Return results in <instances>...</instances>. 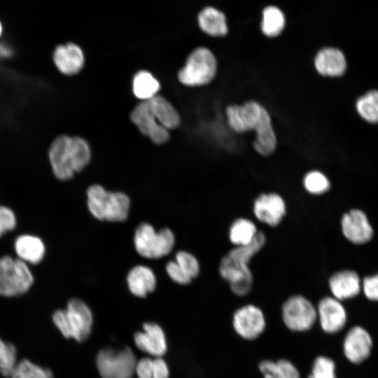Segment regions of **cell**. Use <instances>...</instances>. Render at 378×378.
<instances>
[{
  "mask_svg": "<svg viewBox=\"0 0 378 378\" xmlns=\"http://www.w3.org/2000/svg\"><path fill=\"white\" fill-rule=\"evenodd\" d=\"M52 60L62 74L74 76L83 69L85 55L78 45L70 42L56 46L52 53Z\"/></svg>",
  "mask_w": 378,
  "mask_h": 378,
  "instance_id": "cell-17",
  "label": "cell"
},
{
  "mask_svg": "<svg viewBox=\"0 0 378 378\" xmlns=\"http://www.w3.org/2000/svg\"><path fill=\"white\" fill-rule=\"evenodd\" d=\"M308 378H337L335 362L325 356L316 357Z\"/></svg>",
  "mask_w": 378,
  "mask_h": 378,
  "instance_id": "cell-34",
  "label": "cell"
},
{
  "mask_svg": "<svg viewBox=\"0 0 378 378\" xmlns=\"http://www.w3.org/2000/svg\"><path fill=\"white\" fill-rule=\"evenodd\" d=\"M136 358L129 347L120 351L105 349L97 356V366L102 378H132Z\"/></svg>",
  "mask_w": 378,
  "mask_h": 378,
  "instance_id": "cell-10",
  "label": "cell"
},
{
  "mask_svg": "<svg viewBox=\"0 0 378 378\" xmlns=\"http://www.w3.org/2000/svg\"><path fill=\"white\" fill-rule=\"evenodd\" d=\"M143 329V332L134 335V340L138 349L155 357L163 356L167 351V342L162 328L156 323H146Z\"/></svg>",
  "mask_w": 378,
  "mask_h": 378,
  "instance_id": "cell-19",
  "label": "cell"
},
{
  "mask_svg": "<svg viewBox=\"0 0 378 378\" xmlns=\"http://www.w3.org/2000/svg\"><path fill=\"white\" fill-rule=\"evenodd\" d=\"M16 225L15 215L10 208L0 206V237Z\"/></svg>",
  "mask_w": 378,
  "mask_h": 378,
  "instance_id": "cell-35",
  "label": "cell"
},
{
  "mask_svg": "<svg viewBox=\"0 0 378 378\" xmlns=\"http://www.w3.org/2000/svg\"><path fill=\"white\" fill-rule=\"evenodd\" d=\"M158 121L169 131L177 128L181 117L174 106L164 97L156 95L147 100Z\"/></svg>",
  "mask_w": 378,
  "mask_h": 378,
  "instance_id": "cell-24",
  "label": "cell"
},
{
  "mask_svg": "<svg viewBox=\"0 0 378 378\" xmlns=\"http://www.w3.org/2000/svg\"><path fill=\"white\" fill-rule=\"evenodd\" d=\"M52 321L65 337L81 342L90 333L92 314L84 302L74 298L69 301L66 309L54 313Z\"/></svg>",
  "mask_w": 378,
  "mask_h": 378,
  "instance_id": "cell-5",
  "label": "cell"
},
{
  "mask_svg": "<svg viewBox=\"0 0 378 378\" xmlns=\"http://www.w3.org/2000/svg\"><path fill=\"white\" fill-rule=\"evenodd\" d=\"M255 218L269 226L276 227L286 214V205L283 197L275 192L262 193L253 202Z\"/></svg>",
  "mask_w": 378,
  "mask_h": 378,
  "instance_id": "cell-14",
  "label": "cell"
},
{
  "mask_svg": "<svg viewBox=\"0 0 378 378\" xmlns=\"http://www.w3.org/2000/svg\"><path fill=\"white\" fill-rule=\"evenodd\" d=\"M258 368L264 378H300L297 367L286 359L263 360Z\"/></svg>",
  "mask_w": 378,
  "mask_h": 378,
  "instance_id": "cell-27",
  "label": "cell"
},
{
  "mask_svg": "<svg viewBox=\"0 0 378 378\" xmlns=\"http://www.w3.org/2000/svg\"><path fill=\"white\" fill-rule=\"evenodd\" d=\"M264 232L258 231L254 240L248 245L234 246L226 253L219 264L221 277L230 285L232 293L238 296H245L252 288L253 277L249 262L265 245Z\"/></svg>",
  "mask_w": 378,
  "mask_h": 378,
  "instance_id": "cell-2",
  "label": "cell"
},
{
  "mask_svg": "<svg viewBox=\"0 0 378 378\" xmlns=\"http://www.w3.org/2000/svg\"><path fill=\"white\" fill-rule=\"evenodd\" d=\"M285 26V17L282 11L275 6L265 8L261 29L264 34L274 37L281 34Z\"/></svg>",
  "mask_w": 378,
  "mask_h": 378,
  "instance_id": "cell-29",
  "label": "cell"
},
{
  "mask_svg": "<svg viewBox=\"0 0 378 378\" xmlns=\"http://www.w3.org/2000/svg\"><path fill=\"white\" fill-rule=\"evenodd\" d=\"M11 49L6 44L0 43V57H8L11 55Z\"/></svg>",
  "mask_w": 378,
  "mask_h": 378,
  "instance_id": "cell-39",
  "label": "cell"
},
{
  "mask_svg": "<svg viewBox=\"0 0 378 378\" xmlns=\"http://www.w3.org/2000/svg\"><path fill=\"white\" fill-rule=\"evenodd\" d=\"M175 261L167 264L166 270L169 277L179 284H188L200 273V264L191 253L181 251L176 254Z\"/></svg>",
  "mask_w": 378,
  "mask_h": 378,
  "instance_id": "cell-18",
  "label": "cell"
},
{
  "mask_svg": "<svg viewBox=\"0 0 378 378\" xmlns=\"http://www.w3.org/2000/svg\"><path fill=\"white\" fill-rule=\"evenodd\" d=\"M303 185L306 190L313 195H321L330 187L328 178L319 171H311L304 177Z\"/></svg>",
  "mask_w": 378,
  "mask_h": 378,
  "instance_id": "cell-32",
  "label": "cell"
},
{
  "mask_svg": "<svg viewBox=\"0 0 378 378\" xmlns=\"http://www.w3.org/2000/svg\"><path fill=\"white\" fill-rule=\"evenodd\" d=\"M127 284L131 293L140 298L152 292L156 286L155 276L151 269L144 265L133 267L127 275Z\"/></svg>",
  "mask_w": 378,
  "mask_h": 378,
  "instance_id": "cell-22",
  "label": "cell"
},
{
  "mask_svg": "<svg viewBox=\"0 0 378 378\" xmlns=\"http://www.w3.org/2000/svg\"><path fill=\"white\" fill-rule=\"evenodd\" d=\"M34 282L27 263L18 258H0V295L13 297L26 293Z\"/></svg>",
  "mask_w": 378,
  "mask_h": 378,
  "instance_id": "cell-7",
  "label": "cell"
},
{
  "mask_svg": "<svg viewBox=\"0 0 378 378\" xmlns=\"http://www.w3.org/2000/svg\"><path fill=\"white\" fill-rule=\"evenodd\" d=\"M17 363L15 347L0 338V372L5 377H10Z\"/></svg>",
  "mask_w": 378,
  "mask_h": 378,
  "instance_id": "cell-33",
  "label": "cell"
},
{
  "mask_svg": "<svg viewBox=\"0 0 378 378\" xmlns=\"http://www.w3.org/2000/svg\"><path fill=\"white\" fill-rule=\"evenodd\" d=\"M134 372L138 378H153V360L144 358L136 362Z\"/></svg>",
  "mask_w": 378,
  "mask_h": 378,
  "instance_id": "cell-37",
  "label": "cell"
},
{
  "mask_svg": "<svg viewBox=\"0 0 378 378\" xmlns=\"http://www.w3.org/2000/svg\"><path fill=\"white\" fill-rule=\"evenodd\" d=\"M134 246L139 255L147 258H160L171 252L174 236L168 228L156 232L148 223H142L134 234Z\"/></svg>",
  "mask_w": 378,
  "mask_h": 378,
  "instance_id": "cell-8",
  "label": "cell"
},
{
  "mask_svg": "<svg viewBox=\"0 0 378 378\" xmlns=\"http://www.w3.org/2000/svg\"><path fill=\"white\" fill-rule=\"evenodd\" d=\"M169 369L165 361L161 357L153 360V378H168Z\"/></svg>",
  "mask_w": 378,
  "mask_h": 378,
  "instance_id": "cell-38",
  "label": "cell"
},
{
  "mask_svg": "<svg viewBox=\"0 0 378 378\" xmlns=\"http://www.w3.org/2000/svg\"><path fill=\"white\" fill-rule=\"evenodd\" d=\"M130 118L141 134L153 143L161 145L169 140V131L158 121L148 101L136 104L131 112Z\"/></svg>",
  "mask_w": 378,
  "mask_h": 378,
  "instance_id": "cell-12",
  "label": "cell"
},
{
  "mask_svg": "<svg viewBox=\"0 0 378 378\" xmlns=\"http://www.w3.org/2000/svg\"><path fill=\"white\" fill-rule=\"evenodd\" d=\"M14 246L19 259L26 263H38L43 259L46 252L42 240L30 234H23L18 237L15 241Z\"/></svg>",
  "mask_w": 378,
  "mask_h": 378,
  "instance_id": "cell-23",
  "label": "cell"
},
{
  "mask_svg": "<svg viewBox=\"0 0 378 378\" xmlns=\"http://www.w3.org/2000/svg\"><path fill=\"white\" fill-rule=\"evenodd\" d=\"M258 232L253 221L246 218H238L230 227L229 239L234 246H246L254 240Z\"/></svg>",
  "mask_w": 378,
  "mask_h": 378,
  "instance_id": "cell-28",
  "label": "cell"
},
{
  "mask_svg": "<svg viewBox=\"0 0 378 378\" xmlns=\"http://www.w3.org/2000/svg\"><path fill=\"white\" fill-rule=\"evenodd\" d=\"M216 71L217 62L214 55L208 48L199 47L188 55L177 77L186 86H202L212 81Z\"/></svg>",
  "mask_w": 378,
  "mask_h": 378,
  "instance_id": "cell-6",
  "label": "cell"
},
{
  "mask_svg": "<svg viewBox=\"0 0 378 378\" xmlns=\"http://www.w3.org/2000/svg\"><path fill=\"white\" fill-rule=\"evenodd\" d=\"M316 307L317 320L325 332L337 333L345 326L347 314L340 300L334 297H325L320 300Z\"/></svg>",
  "mask_w": 378,
  "mask_h": 378,
  "instance_id": "cell-13",
  "label": "cell"
},
{
  "mask_svg": "<svg viewBox=\"0 0 378 378\" xmlns=\"http://www.w3.org/2000/svg\"><path fill=\"white\" fill-rule=\"evenodd\" d=\"M88 206L90 213L100 220H125L129 213L130 199L123 192H109L101 185L90 186L87 191Z\"/></svg>",
  "mask_w": 378,
  "mask_h": 378,
  "instance_id": "cell-4",
  "label": "cell"
},
{
  "mask_svg": "<svg viewBox=\"0 0 378 378\" xmlns=\"http://www.w3.org/2000/svg\"><path fill=\"white\" fill-rule=\"evenodd\" d=\"M328 284L332 297L342 301L356 296L361 289V281L356 272L341 270L334 273Z\"/></svg>",
  "mask_w": 378,
  "mask_h": 378,
  "instance_id": "cell-20",
  "label": "cell"
},
{
  "mask_svg": "<svg viewBox=\"0 0 378 378\" xmlns=\"http://www.w3.org/2000/svg\"><path fill=\"white\" fill-rule=\"evenodd\" d=\"M132 89L134 95L141 102L147 101L158 95L160 84L150 71L140 70L133 77Z\"/></svg>",
  "mask_w": 378,
  "mask_h": 378,
  "instance_id": "cell-26",
  "label": "cell"
},
{
  "mask_svg": "<svg viewBox=\"0 0 378 378\" xmlns=\"http://www.w3.org/2000/svg\"><path fill=\"white\" fill-rule=\"evenodd\" d=\"M48 157L55 176L65 181L89 164L91 148L88 142L80 136L62 134L51 143Z\"/></svg>",
  "mask_w": 378,
  "mask_h": 378,
  "instance_id": "cell-3",
  "label": "cell"
},
{
  "mask_svg": "<svg viewBox=\"0 0 378 378\" xmlns=\"http://www.w3.org/2000/svg\"><path fill=\"white\" fill-rule=\"evenodd\" d=\"M372 340L370 334L363 327L354 326L346 334L343 342V352L352 363L359 364L370 355Z\"/></svg>",
  "mask_w": 378,
  "mask_h": 378,
  "instance_id": "cell-16",
  "label": "cell"
},
{
  "mask_svg": "<svg viewBox=\"0 0 378 378\" xmlns=\"http://www.w3.org/2000/svg\"><path fill=\"white\" fill-rule=\"evenodd\" d=\"M361 288L368 299L378 301V274L365 277Z\"/></svg>",
  "mask_w": 378,
  "mask_h": 378,
  "instance_id": "cell-36",
  "label": "cell"
},
{
  "mask_svg": "<svg viewBox=\"0 0 378 378\" xmlns=\"http://www.w3.org/2000/svg\"><path fill=\"white\" fill-rule=\"evenodd\" d=\"M198 24L201 29L210 36H222L227 33L225 15L213 7H206L200 13Z\"/></svg>",
  "mask_w": 378,
  "mask_h": 378,
  "instance_id": "cell-25",
  "label": "cell"
},
{
  "mask_svg": "<svg viewBox=\"0 0 378 378\" xmlns=\"http://www.w3.org/2000/svg\"><path fill=\"white\" fill-rule=\"evenodd\" d=\"M281 315L284 325L293 332L307 331L317 320L316 307L300 295H292L284 302Z\"/></svg>",
  "mask_w": 378,
  "mask_h": 378,
  "instance_id": "cell-9",
  "label": "cell"
},
{
  "mask_svg": "<svg viewBox=\"0 0 378 378\" xmlns=\"http://www.w3.org/2000/svg\"><path fill=\"white\" fill-rule=\"evenodd\" d=\"M11 378H53L52 372L29 360L18 362L13 370Z\"/></svg>",
  "mask_w": 378,
  "mask_h": 378,
  "instance_id": "cell-31",
  "label": "cell"
},
{
  "mask_svg": "<svg viewBox=\"0 0 378 378\" xmlns=\"http://www.w3.org/2000/svg\"><path fill=\"white\" fill-rule=\"evenodd\" d=\"M230 127L241 133L255 131L253 148L259 154L267 156L276 147V136L268 111L260 104L248 101L242 105L232 104L226 108Z\"/></svg>",
  "mask_w": 378,
  "mask_h": 378,
  "instance_id": "cell-1",
  "label": "cell"
},
{
  "mask_svg": "<svg viewBox=\"0 0 378 378\" xmlns=\"http://www.w3.org/2000/svg\"><path fill=\"white\" fill-rule=\"evenodd\" d=\"M341 227L345 238L353 244H365L373 237L374 231L366 214L358 209H353L343 215Z\"/></svg>",
  "mask_w": 378,
  "mask_h": 378,
  "instance_id": "cell-15",
  "label": "cell"
},
{
  "mask_svg": "<svg viewBox=\"0 0 378 378\" xmlns=\"http://www.w3.org/2000/svg\"><path fill=\"white\" fill-rule=\"evenodd\" d=\"M356 107L365 120L373 124L378 122V90H370L359 97Z\"/></svg>",
  "mask_w": 378,
  "mask_h": 378,
  "instance_id": "cell-30",
  "label": "cell"
},
{
  "mask_svg": "<svg viewBox=\"0 0 378 378\" xmlns=\"http://www.w3.org/2000/svg\"><path fill=\"white\" fill-rule=\"evenodd\" d=\"M232 326L239 337L246 340H253L265 331V316L258 306L245 304L234 312L232 316Z\"/></svg>",
  "mask_w": 378,
  "mask_h": 378,
  "instance_id": "cell-11",
  "label": "cell"
},
{
  "mask_svg": "<svg viewBox=\"0 0 378 378\" xmlns=\"http://www.w3.org/2000/svg\"><path fill=\"white\" fill-rule=\"evenodd\" d=\"M2 33H3V26H2V24L1 22V21H0V37L1 36Z\"/></svg>",
  "mask_w": 378,
  "mask_h": 378,
  "instance_id": "cell-40",
  "label": "cell"
},
{
  "mask_svg": "<svg viewBox=\"0 0 378 378\" xmlns=\"http://www.w3.org/2000/svg\"><path fill=\"white\" fill-rule=\"evenodd\" d=\"M314 66L324 76L337 77L344 74L346 62L344 54L335 48L321 49L314 59Z\"/></svg>",
  "mask_w": 378,
  "mask_h": 378,
  "instance_id": "cell-21",
  "label": "cell"
}]
</instances>
